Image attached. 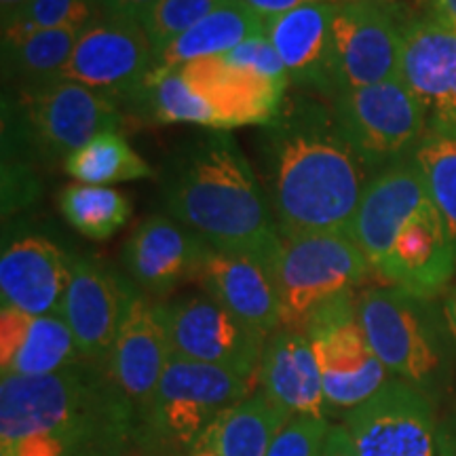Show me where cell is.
<instances>
[{
  "label": "cell",
  "instance_id": "obj_1",
  "mask_svg": "<svg viewBox=\"0 0 456 456\" xmlns=\"http://www.w3.org/2000/svg\"><path fill=\"white\" fill-rule=\"evenodd\" d=\"M266 195L281 239L349 232L372 174L334 123L319 95H285L281 112L258 140Z\"/></svg>",
  "mask_w": 456,
  "mask_h": 456
},
{
  "label": "cell",
  "instance_id": "obj_2",
  "mask_svg": "<svg viewBox=\"0 0 456 456\" xmlns=\"http://www.w3.org/2000/svg\"><path fill=\"white\" fill-rule=\"evenodd\" d=\"M142 450L140 419L106 363L0 380V456H125Z\"/></svg>",
  "mask_w": 456,
  "mask_h": 456
},
{
  "label": "cell",
  "instance_id": "obj_3",
  "mask_svg": "<svg viewBox=\"0 0 456 456\" xmlns=\"http://www.w3.org/2000/svg\"><path fill=\"white\" fill-rule=\"evenodd\" d=\"M159 182L171 218L201 235L212 249L249 256L277 275L281 232L231 131L203 129L182 142L165 161Z\"/></svg>",
  "mask_w": 456,
  "mask_h": 456
},
{
  "label": "cell",
  "instance_id": "obj_4",
  "mask_svg": "<svg viewBox=\"0 0 456 456\" xmlns=\"http://www.w3.org/2000/svg\"><path fill=\"white\" fill-rule=\"evenodd\" d=\"M355 241L376 275L416 296L436 298L456 273L448 228L427 186L391 188L368 205Z\"/></svg>",
  "mask_w": 456,
  "mask_h": 456
},
{
  "label": "cell",
  "instance_id": "obj_5",
  "mask_svg": "<svg viewBox=\"0 0 456 456\" xmlns=\"http://www.w3.org/2000/svg\"><path fill=\"white\" fill-rule=\"evenodd\" d=\"M359 323L393 379L412 385L431 402L446 391L456 357L444 306L397 285L359 294Z\"/></svg>",
  "mask_w": 456,
  "mask_h": 456
},
{
  "label": "cell",
  "instance_id": "obj_6",
  "mask_svg": "<svg viewBox=\"0 0 456 456\" xmlns=\"http://www.w3.org/2000/svg\"><path fill=\"white\" fill-rule=\"evenodd\" d=\"M121 125L123 108L117 102L66 78L17 87L11 108H4V138L47 165H64L95 135Z\"/></svg>",
  "mask_w": 456,
  "mask_h": 456
},
{
  "label": "cell",
  "instance_id": "obj_7",
  "mask_svg": "<svg viewBox=\"0 0 456 456\" xmlns=\"http://www.w3.org/2000/svg\"><path fill=\"white\" fill-rule=\"evenodd\" d=\"M249 391L248 380L226 370L171 357L142 419V450L148 456H182Z\"/></svg>",
  "mask_w": 456,
  "mask_h": 456
},
{
  "label": "cell",
  "instance_id": "obj_8",
  "mask_svg": "<svg viewBox=\"0 0 456 456\" xmlns=\"http://www.w3.org/2000/svg\"><path fill=\"white\" fill-rule=\"evenodd\" d=\"M330 104L342 140L372 175L414 159L429 127V114L402 77L338 91Z\"/></svg>",
  "mask_w": 456,
  "mask_h": 456
},
{
  "label": "cell",
  "instance_id": "obj_9",
  "mask_svg": "<svg viewBox=\"0 0 456 456\" xmlns=\"http://www.w3.org/2000/svg\"><path fill=\"white\" fill-rule=\"evenodd\" d=\"M374 269L349 232H311L283 239L277 262L281 328L302 330L319 306L353 292Z\"/></svg>",
  "mask_w": 456,
  "mask_h": 456
},
{
  "label": "cell",
  "instance_id": "obj_10",
  "mask_svg": "<svg viewBox=\"0 0 456 456\" xmlns=\"http://www.w3.org/2000/svg\"><path fill=\"white\" fill-rule=\"evenodd\" d=\"M300 332L313 342L330 408L351 412L391 379L359 323L355 289L319 306Z\"/></svg>",
  "mask_w": 456,
  "mask_h": 456
},
{
  "label": "cell",
  "instance_id": "obj_11",
  "mask_svg": "<svg viewBox=\"0 0 456 456\" xmlns=\"http://www.w3.org/2000/svg\"><path fill=\"white\" fill-rule=\"evenodd\" d=\"M155 68V49L140 21L100 13L78 37L57 78L81 83L118 106H134Z\"/></svg>",
  "mask_w": 456,
  "mask_h": 456
},
{
  "label": "cell",
  "instance_id": "obj_12",
  "mask_svg": "<svg viewBox=\"0 0 456 456\" xmlns=\"http://www.w3.org/2000/svg\"><path fill=\"white\" fill-rule=\"evenodd\" d=\"M165 311L174 357L226 370L249 385L258 380L269 336L245 326L208 294L186 296Z\"/></svg>",
  "mask_w": 456,
  "mask_h": 456
},
{
  "label": "cell",
  "instance_id": "obj_13",
  "mask_svg": "<svg viewBox=\"0 0 456 456\" xmlns=\"http://www.w3.org/2000/svg\"><path fill=\"white\" fill-rule=\"evenodd\" d=\"M403 26L385 0H338L332 21L336 94L402 77Z\"/></svg>",
  "mask_w": 456,
  "mask_h": 456
},
{
  "label": "cell",
  "instance_id": "obj_14",
  "mask_svg": "<svg viewBox=\"0 0 456 456\" xmlns=\"http://www.w3.org/2000/svg\"><path fill=\"white\" fill-rule=\"evenodd\" d=\"M345 427L359 456H437L433 402L397 379L346 412Z\"/></svg>",
  "mask_w": 456,
  "mask_h": 456
},
{
  "label": "cell",
  "instance_id": "obj_15",
  "mask_svg": "<svg viewBox=\"0 0 456 456\" xmlns=\"http://www.w3.org/2000/svg\"><path fill=\"white\" fill-rule=\"evenodd\" d=\"M140 289L98 256H72L61 319L83 359L106 363L127 311Z\"/></svg>",
  "mask_w": 456,
  "mask_h": 456
},
{
  "label": "cell",
  "instance_id": "obj_16",
  "mask_svg": "<svg viewBox=\"0 0 456 456\" xmlns=\"http://www.w3.org/2000/svg\"><path fill=\"white\" fill-rule=\"evenodd\" d=\"M171 357L174 353L165 305L140 292L131 302L106 362L114 385L138 412L140 429Z\"/></svg>",
  "mask_w": 456,
  "mask_h": 456
},
{
  "label": "cell",
  "instance_id": "obj_17",
  "mask_svg": "<svg viewBox=\"0 0 456 456\" xmlns=\"http://www.w3.org/2000/svg\"><path fill=\"white\" fill-rule=\"evenodd\" d=\"M209 245L169 214L148 216L134 228L121 249L123 269L140 292L163 298L197 279Z\"/></svg>",
  "mask_w": 456,
  "mask_h": 456
},
{
  "label": "cell",
  "instance_id": "obj_18",
  "mask_svg": "<svg viewBox=\"0 0 456 456\" xmlns=\"http://www.w3.org/2000/svg\"><path fill=\"white\" fill-rule=\"evenodd\" d=\"M178 72L208 102L218 129L224 131L245 125L265 127L277 118L288 95V85L273 81L254 68L232 64L224 55L188 61Z\"/></svg>",
  "mask_w": 456,
  "mask_h": 456
},
{
  "label": "cell",
  "instance_id": "obj_19",
  "mask_svg": "<svg viewBox=\"0 0 456 456\" xmlns=\"http://www.w3.org/2000/svg\"><path fill=\"white\" fill-rule=\"evenodd\" d=\"M336 3H311L265 20V34L288 70L289 85L332 100V21Z\"/></svg>",
  "mask_w": 456,
  "mask_h": 456
},
{
  "label": "cell",
  "instance_id": "obj_20",
  "mask_svg": "<svg viewBox=\"0 0 456 456\" xmlns=\"http://www.w3.org/2000/svg\"><path fill=\"white\" fill-rule=\"evenodd\" d=\"M72 256L49 239L21 237L3 249L0 296L3 306L30 315H61Z\"/></svg>",
  "mask_w": 456,
  "mask_h": 456
},
{
  "label": "cell",
  "instance_id": "obj_21",
  "mask_svg": "<svg viewBox=\"0 0 456 456\" xmlns=\"http://www.w3.org/2000/svg\"><path fill=\"white\" fill-rule=\"evenodd\" d=\"M402 78L429 121L456 123V34L427 15L403 26Z\"/></svg>",
  "mask_w": 456,
  "mask_h": 456
},
{
  "label": "cell",
  "instance_id": "obj_22",
  "mask_svg": "<svg viewBox=\"0 0 456 456\" xmlns=\"http://www.w3.org/2000/svg\"><path fill=\"white\" fill-rule=\"evenodd\" d=\"M197 281L209 298L256 332L271 336L281 328V300L275 275L258 260L209 248Z\"/></svg>",
  "mask_w": 456,
  "mask_h": 456
},
{
  "label": "cell",
  "instance_id": "obj_23",
  "mask_svg": "<svg viewBox=\"0 0 456 456\" xmlns=\"http://www.w3.org/2000/svg\"><path fill=\"white\" fill-rule=\"evenodd\" d=\"M260 391L289 416L326 419V393L313 342L298 330L279 328L269 336L258 368Z\"/></svg>",
  "mask_w": 456,
  "mask_h": 456
},
{
  "label": "cell",
  "instance_id": "obj_24",
  "mask_svg": "<svg viewBox=\"0 0 456 456\" xmlns=\"http://www.w3.org/2000/svg\"><path fill=\"white\" fill-rule=\"evenodd\" d=\"M77 340L61 315H30L3 306L0 311V372L37 379L81 362Z\"/></svg>",
  "mask_w": 456,
  "mask_h": 456
},
{
  "label": "cell",
  "instance_id": "obj_25",
  "mask_svg": "<svg viewBox=\"0 0 456 456\" xmlns=\"http://www.w3.org/2000/svg\"><path fill=\"white\" fill-rule=\"evenodd\" d=\"M265 34V20L245 7L241 0H224L197 26L174 38L161 53L155 55L151 77L175 72L188 61L201 57L226 55L248 38Z\"/></svg>",
  "mask_w": 456,
  "mask_h": 456
},
{
  "label": "cell",
  "instance_id": "obj_26",
  "mask_svg": "<svg viewBox=\"0 0 456 456\" xmlns=\"http://www.w3.org/2000/svg\"><path fill=\"white\" fill-rule=\"evenodd\" d=\"M288 419L283 408L258 391L224 410L208 431L220 456H269L271 444Z\"/></svg>",
  "mask_w": 456,
  "mask_h": 456
},
{
  "label": "cell",
  "instance_id": "obj_27",
  "mask_svg": "<svg viewBox=\"0 0 456 456\" xmlns=\"http://www.w3.org/2000/svg\"><path fill=\"white\" fill-rule=\"evenodd\" d=\"M64 169L78 184L91 186H112L118 182L155 178V169L131 148L118 131L95 135L68 157Z\"/></svg>",
  "mask_w": 456,
  "mask_h": 456
},
{
  "label": "cell",
  "instance_id": "obj_28",
  "mask_svg": "<svg viewBox=\"0 0 456 456\" xmlns=\"http://www.w3.org/2000/svg\"><path fill=\"white\" fill-rule=\"evenodd\" d=\"M60 212L83 237L106 241L127 224L134 212L131 199L110 186L70 184L57 195Z\"/></svg>",
  "mask_w": 456,
  "mask_h": 456
},
{
  "label": "cell",
  "instance_id": "obj_29",
  "mask_svg": "<svg viewBox=\"0 0 456 456\" xmlns=\"http://www.w3.org/2000/svg\"><path fill=\"white\" fill-rule=\"evenodd\" d=\"M414 159L423 169L456 256V123L429 121Z\"/></svg>",
  "mask_w": 456,
  "mask_h": 456
},
{
  "label": "cell",
  "instance_id": "obj_30",
  "mask_svg": "<svg viewBox=\"0 0 456 456\" xmlns=\"http://www.w3.org/2000/svg\"><path fill=\"white\" fill-rule=\"evenodd\" d=\"M83 30H41L30 34L17 47L3 49L4 77L15 81L17 87L57 78Z\"/></svg>",
  "mask_w": 456,
  "mask_h": 456
},
{
  "label": "cell",
  "instance_id": "obj_31",
  "mask_svg": "<svg viewBox=\"0 0 456 456\" xmlns=\"http://www.w3.org/2000/svg\"><path fill=\"white\" fill-rule=\"evenodd\" d=\"M134 108L157 123H192L203 129H218L212 108L191 89L178 70L148 77Z\"/></svg>",
  "mask_w": 456,
  "mask_h": 456
},
{
  "label": "cell",
  "instance_id": "obj_32",
  "mask_svg": "<svg viewBox=\"0 0 456 456\" xmlns=\"http://www.w3.org/2000/svg\"><path fill=\"white\" fill-rule=\"evenodd\" d=\"M100 13L98 0H30L15 17L3 21V49L17 47L41 30H83Z\"/></svg>",
  "mask_w": 456,
  "mask_h": 456
},
{
  "label": "cell",
  "instance_id": "obj_33",
  "mask_svg": "<svg viewBox=\"0 0 456 456\" xmlns=\"http://www.w3.org/2000/svg\"><path fill=\"white\" fill-rule=\"evenodd\" d=\"M222 3L224 0H159L142 21L155 55L161 53L180 34L197 26Z\"/></svg>",
  "mask_w": 456,
  "mask_h": 456
},
{
  "label": "cell",
  "instance_id": "obj_34",
  "mask_svg": "<svg viewBox=\"0 0 456 456\" xmlns=\"http://www.w3.org/2000/svg\"><path fill=\"white\" fill-rule=\"evenodd\" d=\"M322 416H289L269 448V456H319L330 431Z\"/></svg>",
  "mask_w": 456,
  "mask_h": 456
},
{
  "label": "cell",
  "instance_id": "obj_35",
  "mask_svg": "<svg viewBox=\"0 0 456 456\" xmlns=\"http://www.w3.org/2000/svg\"><path fill=\"white\" fill-rule=\"evenodd\" d=\"M224 57L228 61H232V64L254 68V70L266 74L273 81L288 85L289 87L288 70H285L281 57L277 55V51L271 45L269 38H266V34H258V37L248 38V41L239 45V47L228 51Z\"/></svg>",
  "mask_w": 456,
  "mask_h": 456
},
{
  "label": "cell",
  "instance_id": "obj_36",
  "mask_svg": "<svg viewBox=\"0 0 456 456\" xmlns=\"http://www.w3.org/2000/svg\"><path fill=\"white\" fill-rule=\"evenodd\" d=\"M159 0H98L102 13H110L118 17H127L134 21H144Z\"/></svg>",
  "mask_w": 456,
  "mask_h": 456
},
{
  "label": "cell",
  "instance_id": "obj_37",
  "mask_svg": "<svg viewBox=\"0 0 456 456\" xmlns=\"http://www.w3.org/2000/svg\"><path fill=\"white\" fill-rule=\"evenodd\" d=\"M245 7H249L262 20H271V17L283 15L288 11L305 7L311 3H338V0H241Z\"/></svg>",
  "mask_w": 456,
  "mask_h": 456
},
{
  "label": "cell",
  "instance_id": "obj_38",
  "mask_svg": "<svg viewBox=\"0 0 456 456\" xmlns=\"http://www.w3.org/2000/svg\"><path fill=\"white\" fill-rule=\"evenodd\" d=\"M319 456H359L355 444L351 440V433L345 425H332L328 431L326 444Z\"/></svg>",
  "mask_w": 456,
  "mask_h": 456
},
{
  "label": "cell",
  "instance_id": "obj_39",
  "mask_svg": "<svg viewBox=\"0 0 456 456\" xmlns=\"http://www.w3.org/2000/svg\"><path fill=\"white\" fill-rule=\"evenodd\" d=\"M437 456H456V410L437 420Z\"/></svg>",
  "mask_w": 456,
  "mask_h": 456
},
{
  "label": "cell",
  "instance_id": "obj_40",
  "mask_svg": "<svg viewBox=\"0 0 456 456\" xmlns=\"http://www.w3.org/2000/svg\"><path fill=\"white\" fill-rule=\"evenodd\" d=\"M433 17L446 24L456 34V0H429Z\"/></svg>",
  "mask_w": 456,
  "mask_h": 456
},
{
  "label": "cell",
  "instance_id": "obj_41",
  "mask_svg": "<svg viewBox=\"0 0 456 456\" xmlns=\"http://www.w3.org/2000/svg\"><path fill=\"white\" fill-rule=\"evenodd\" d=\"M444 306V315H446L450 334H452V342H454V351H456V288L450 289L446 294V298L442 302Z\"/></svg>",
  "mask_w": 456,
  "mask_h": 456
},
{
  "label": "cell",
  "instance_id": "obj_42",
  "mask_svg": "<svg viewBox=\"0 0 456 456\" xmlns=\"http://www.w3.org/2000/svg\"><path fill=\"white\" fill-rule=\"evenodd\" d=\"M182 456H220V454L214 446V440H212V436H209V431H205L203 436L195 442V446H192L191 450H186Z\"/></svg>",
  "mask_w": 456,
  "mask_h": 456
},
{
  "label": "cell",
  "instance_id": "obj_43",
  "mask_svg": "<svg viewBox=\"0 0 456 456\" xmlns=\"http://www.w3.org/2000/svg\"><path fill=\"white\" fill-rule=\"evenodd\" d=\"M28 4H30V0H0V15H3V21L15 17L21 9L28 7Z\"/></svg>",
  "mask_w": 456,
  "mask_h": 456
},
{
  "label": "cell",
  "instance_id": "obj_44",
  "mask_svg": "<svg viewBox=\"0 0 456 456\" xmlns=\"http://www.w3.org/2000/svg\"><path fill=\"white\" fill-rule=\"evenodd\" d=\"M125 456H148L144 450H134V452H129V454H125Z\"/></svg>",
  "mask_w": 456,
  "mask_h": 456
}]
</instances>
